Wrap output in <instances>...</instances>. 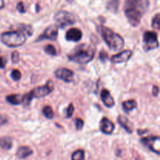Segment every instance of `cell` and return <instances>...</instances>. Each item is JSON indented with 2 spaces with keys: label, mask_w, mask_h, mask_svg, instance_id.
<instances>
[{
  "label": "cell",
  "mask_w": 160,
  "mask_h": 160,
  "mask_svg": "<svg viewBox=\"0 0 160 160\" xmlns=\"http://www.w3.org/2000/svg\"><path fill=\"white\" fill-rule=\"evenodd\" d=\"M148 6V0H125L124 13L131 26H138Z\"/></svg>",
  "instance_id": "6da1fadb"
},
{
  "label": "cell",
  "mask_w": 160,
  "mask_h": 160,
  "mask_svg": "<svg viewBox=\"0 0 160 160\" xmlns=\"http://www.w3.org/2000/svg\"><path fill=\"white\" fill-rule=\"evenodd\" d=\"M95 52L91 46L86 45H81L77 47L74 51L68 55V59L70 61L77 63L85 64L94 59Z\"/></svg>",
  "instance_id": "7a4b0ae2"
},
{
  "label": "cell",
  "mask_w": 160,
  "mask_h": 160,
  "mask_svg": "<svg viewBox=\"0 0 160 160\" xmlns=\"http://www.w3.org/2000/svg\"><path fill=\"white\" fill-rule=\"evenodd\" d=\"M101 34L103 40L112 51H120L124 46V40L123 38L110 28L102 27Z\"/></svg>",
  "instance_id": "3957f363"
},
{
  "label": "cell",
  "mask_w": 160,
  "mask_h": 160,
  "mask_svg": "<svg viewBox=\"0 0 160 160\" xmlns=\"http://www.w3.org/2000/svg\"><path fill=\"white\" fill-rule=\"evenodd\" d=\"M0 40L9 48H17L21 46L27 40L26 34L20 31H6L2 33L0 36Z\"/></svg>",
  "instance_id": "277c9868"
},
{
  "label": "cell",
  "mask_w": 160,
  "mask_h": 160,
  "mask_svg": "<svg viewBox=\"0 0 160 160\" xmlns=\"http://www.w3.org/2000/svg\"><path fill=\"white\" fill-rule=\"evenodd\" d=\"M53 90H54V84H53L52 81L49 80L48 81H47L45 85L38 86V87L31 90L30 92H28V94L23 95V102L22 103H23L25 106H29L30 103H31V102L32 101L34 98H43V97L49 95Z\"/></svg>",
  "instance_id": "5b68a950"
},
{
  "label": "cell",
  "mask_w": 160,
  "mask_h": 160,
  "mask_svg": "<svg viewBox=\"0 0 160 160\" xmlns=\"http://www.w3.org/2000/svg\"><path fill=\"white\" fill-rule=\"evenodd\" d=\"M54 20L58 23V28H64L67 26H70L75 23L76 19L74 16L70 12L61 10L56 12L54 16Z\"/></svg>",
  "instance_id": "8992f818"
},
{
  "label": "cell",
  "mask_w": 160,
  "mask_h": 160,
  "mask_svg": "<svg viewBox=\"0 0 160 160\" xmlns=\"http://www.w3.org/2000/svg\"><path fill=\"white\" fill-rule=\"evenodd\" d=\"M143 42L144 48L146 52L157 48L159 47L157 33L150 31H145L143 35Z\"/></svg>",
  "instance_id": "52a82bcc"
},
{
  "label": "cell",
  "mask_w": 160,
  "mask_h": 160,
  "mask_svg": "<svg viewBox=\"0 0 160 160\" xmlns=\"http://www.w3.org/2000/svg\"><path fill=\"white\" fill-rule=\"evenodd\" d=\"M141 143L145 147L152 151L158 156L160 155V138L159 136H149V137L142 138L140 140Z\"/></svg>",
  "instance_id": "ba28073f"
},
{
  "label": "cell",
  "mask_w": 160,
  "mask_h": 160,
  "mask_svg": "<svg viewBox=\"0 0 160 160\" xmlns=\"http://www.w3.org/2000/svg\"><path fill=\"white\" fill-rule=\"evenodd\" d=\"M58 33H59V28L57 25H50L45 30L43 34L39 35L35 42H38L43 40L56 41L58 37Z\"/></svg>",
  "instance_id": "9c48e42d"
},
{
  "label": "cell",
  "mask_w": 160,
  "mask_h": 160,
  "mask_svg": "<svg viewBox=\"0 0 160 160\" xmlns=\"http://www.w3.org/2000/svg\"><path fill=\"white\" fill-rule=\"evenodd\" d=\"M56 78L62 80L64 82L70 83L73 80V72L67 68H59L55 71Z\"/></svg>",
  "instance_id": "30bf717a"
},
{
  "label": "cell",
  "mask_w": 160,
  "mask_h": 160,
  "mask_svg": "<svg viewBox=\"0 0 160 160\" xmlns=\"http://www.w3.org/2000/svg\"><path fill=\"white\" fill-rule=\"evenodd\" d=\"M132 54L133 52L131 50H124L118 54L112 56L110 59L113 63H122V62H128L131 58Z\"/></svg>",
  "instance_id": "8fae6325"
},
{
  "label": "cell",
  "mask_w": 160,
  "mask_h": 160,
  "mask_svg": "<svg viewBox=\"0 0 160 160\" xmlns=\"http://www.w3.org/2000/svg\"><path fill=\"white\" fill-rule=\"evenodd\" d=\"M115 129V125L106 117H103L100 122V130L105 134H111Z\"/></svg>",
  "instance_id": "7c38bea8"
},
{
  "label": "cell",
  "mask_w": 160,
  "mask_h": 160,
  "mask_svg": "<svg viewBox=\"0 0 160 160\" xmlns=\"http://www.w3.org/2000/svg\"><path fill=\"white\" fill-rule=\"evenodd\" d=\"M82 37V32L78 28H71V29L68 30V31L66 34V39L69 42H79Z\"/></svg>",
  "instance_id": "4fadbf2b"
},
{
  "label": "cell",
  "mask_w": 160,
  "mask_h": 160,
  "mask_svg": "<svg viewBox=\"0 0 160 160\" xmlns=\"http://www.w3.org/2000/svg\"><path fill=\"white\" fill-rule=\"evenodd\" d=\"M117 121L123 129L126 130L127 132L129 133V134H132L133 131H134V125L131 120H128L124 116L120 115L117 119Z\"/></svg>",
  "instance_id": "5bb4252c"
},
{
  "label": "cell",
  "mask_w": 160,
  "mask_h": 160,
  "mask_svg": "<svg viewBox=\"0 0 160 160\" xmlns=\"http://www.w3.org/2000/svg\"><path fill=\"white\" fill-rule=\"evenodd\" d=\"M101 98L102 102L104 103L105 106L106 107H113L115 105V101L112 96L111 95L110 92L107 90V89H102L101 92Z\"/></svg>",
  "instance_id": "9a60e30c"
},
{
  "label": "cell",
  "mask_w": 160,
  "mask_h": 160,
  "mask_svg": "<svg viewBox=\"0 0 160 160\" xmlns=\"http://www.w3.org/2000/svg\"><path fill=\"white\" fill-rule=\"evenodd\" d=\"M33 154V150L28 146H21L17 149L16 156L18 159H23Z\"/></svg>",
  "instance_id": "2e32d148"
},
{
  "label": "cell",
  "mask_w": 160,
  "mask_h": 160,
  "mask_svg": "<svg viewBox=\"0 0 160 160\" xmlns=\"http://www.w3.org/2000/svg\"><path fill=\"white\" fill-rule=\"evenodd\" d=\"M23 95H10L6 96V101L9 103H10L11 105H14V106H17V105H20L23 102Z\"/></svg>",
  "instance_id": "e0dca14e"
},
{
  "label": "cell",
  "mask_w": 160,
  "mask_h": 160,
  "mask_svg": "<svg viewBox=\"0 0 160 160\" xmlns=\"http://www.w3.org/2000/svg\"><path fill=\"white\" fill-rule=\"evenodd\" d=\"M137 107V102L135 100L131 99L128 101H124L122 103V108L126 113H129L131 111Z\"/></svg>",
  "instance_id": "ac0fdd59"
},
{
  "label": "cell",
  "mask_w": 160,
  "mask_h": 160,
  "mask_svg": "<svg viewBox=\"0 0 160 160\" xmlns=\"http://www.w3.org/2000/svg\"><path fill=\"white\" fill-rule=\"evenodd\" d=\"M12 140L9 137H2L0 138V147L2 149L9 150L12 148Z\"/></svg>",
  "instance_id": "d6986e66"
},
{
  "label": "cell",
  "mask_w": 160,
  "mask_h": 160,
  "mask_svg": "<svg viewBox=\"0 0 160 160\" xmlns=\"http://www.w3.org/2000/svg\"><path fill=\"white\" fill-rule=\"evenodd\" d=\"M119 6H120V0H107L106 9L110 12L116 13L118 12Z\"/></svg>",
  "instance_id": "ffe728a7"
},
{
  "label": "cell",
  "mask_w": 160,
  "mask_h": 160,
  "mask_svg": "<svg viewBox=\"0 0 160 160\" xmlns=\"http://www.w3.org/2000/svg\"><path fill=\"white\" fill-rule=\"evenodd\" d=\"M85 153L82 149H78L72 154L71 160H84Z\"/></svg>",
  "instance_id": "44dd1931"
},
{
  "label": "cell",
  "mask_w": 160,
  "mask_h": 160,
  "mask_svg": "<svg viewBox=\"0 0 160 160\" xmlns=\"http://www.w3.org/2000/svg\"><path fill=\"white\" fill-rule=\"evenodd\" d=\"M43 115L48 120H52L54 117V112L52 110V108L50 106H45L42 109Z\"/></svg>",
  "instance_id": "7402d4cb"
},
{
  "label": "cell",
  "mask_w": 160,
  "mask_h": 160,
  "mask_svg": "<svg viewBox=\"0 0 160 160\" xmlns=\"http://www.w3.org/2000/svg\"><path fill=\"white\" fill-rule=\"evenodd\" d=\"M45 53H47L48 55H50V56H55L57 55V52H56V48L52 45H47L45 47Z\"/></svg>",
  "instance_id": "603a6c76"
},
{
  "label": "cell",
  "mask_w": 160,
  "mask_h": 160,
  "mask_svg": "<svg viewBox=\"0 0 160 160\" xmlns=\"http://www.w3.org/2000/svg\"><path fill=\"white\" fill-rule=\"evenodd\" d=\"M152 26L154 29H160V15L159 13H156V15L153 17L152 22Z\"/></svg>",
  "instance_id": "cb8c5ba5"
},
{
  "label": "cell",
  "mask_w": 160,
  "mask_h": 160,
  "mask_svg": "<svg viewBox=\"0 0 160 160\" xmlns=\"http://www.w3.org/2000/svg\"><path fill=\"white\" fill-rule=\"evenodd\" d=\"M11 78L14 80V81H19L21 78V73L20 70H13L11 73Z\"/></svg>",
  "instance_id": "d4e9b609"
},
{
  "label": "cell",
  "mask_w": 160,
  "mask_h": 160,
  "mask_svg": "<svg viewBox=\"0 0 160 160\" xmlns=\"http://www.w3.org/2000/svg\"><path fill=\"white\" fill-rule=\"evenodd\" d=\"M73 112H74V106H73V103H70V106L67 109V114H66V117L67 118H70L73 116Z\"/></svg>",
  "instance_id": "484cf974"
},
{
  "label": "cell",
  "mask_w": 160,
  "mask_h": 160,
  "mask_svg": "<svg viewBox=\"0 0 160 160\" xmlns=\"http://www.w3.org/2000/svg\"><path fill=\"white\" fill-rule=\"evenodd\" d=\"M75 124H76L77 131H81V130L84 128V120H81V119L77 118L76 120H75Z\"/></svg>",
  "instance_id": "4316f807"
},
{
  "label": "cell",
  "mask_w": 160,
  "mask_h": 160,
  "mask_svg": "<svg viewBox=\"0 0 160 160\" xmlns=\"http://www.w3.org/2000/svg\"><path fill=\"white\" fill-rule=\"evenodd\" d=\"M20 60V53L18 51H14L12 53V62L13 63H17Z\"/></svg>",
  "instance_id": "83f0119b"
},
{
  "label": "cell",
  "mask_w": 160,
  "mask_h": 160,
  "mask_svg": "<svg viewBox=\"0 0 160 160\" xmlns=\"http://www.w3.org/2000/svg\"><path fill=\"white\" fill-rule=\"evenodd\" d=\"M108 53L106 52V51H104V50H102V51H101V52L99 53V59L100 60L102 61V62H106V59H108Z\"/></svg>",
  "instance_id": "f1b7e54d"
},
{
  "label": "cell",
  "mask_w": 160,
  "mask_h": 160,
  "mask_svg": "<svg viewBox=\"0 0 160 160\" xmlns=\"http://www.w3.org/2000/svg\"><path fill=\"white\" fill-rule=\"evenodd\" d=\"M17 9L20 12V13H24V12H26L24 8V5H23V3L22 2H20L17 5Z\"/></svg>",
  "instance_id": "f546056e"
},
{
  "label": "cell",
  "mask_w": 160,
  "mask_h": 160,
  "mask_svg": "<svg viewBox=\"0 0 160 160\" xmlns=\"http://www.w3.org/2000/svg\"><path fill=\"white\" fill-rule=\"evenodd\" d=\"M6 65V60L3 57L0 56V69H4Z\"/></svg>",
  "instance_id": "4dcf8cb0"
},
{
  "label": "cell",
  "mask_w": 160,
  "mask_h": 160,
  "mask_svg": "<svg viewBox=\"0 0 160 160\" xmlns=\"http://www.w3.org/2000/svg\"><path fill=\"white\" fill-rule=\"evenodd\" d=\"M159 87L157 85H154L152 87V95L153 96L156 97L159 95Z\"/></svg>",
  "instance_id": "1f68e13d"
},
{
  "label": "cell",
  "mask_w": 160,
  "mask_h": 160,
  "mask_svg": "<svg viewBox=\"0 0 160 160\" xmlns=\"http://www.w3.org/2000/svg\"><path fill=\"white\" fill-rule=\"evenodd\" d=\"M148 131V130H138V134L139 135H142V134H144L145 133H147Z\"/></svg>",
  "instance_id": "d6a6232c"
},
{
  "label": "cell",
  "mask_w": 160,
  "mask_h": 160,
  "mask_svg": "<svg viewBox=\"0 0 160 160\" xmlns=\"http://www.w3.org/2000/svg\"><path fill=\"white\" fill-rule=\"evenodd\" d=\"M4 6H5L4 0H0V9H2V8H4Z\"/></svg>",
  "instance_id": "836d02e7"
},
{
  "label": "cell",
  "mask_w": 160,
  "mask_h": 160,
  "mask_svg": "<svg viewBox=\"0 0 160 160\" xmlns=\"http://www.w3.org/2000/svg\"><path fill=\"white\" fill-rule=\"evenodd\" d=\"M67 2H71L72 1H73V0H67Z\"/></svg>",
  "instance_id": "e575fe53"
},
{
  "label": "cell",
  "mask_w": 160,
  "mask_h": 160,
  "mask_svg": "<svg viewBox=\"0 0 160 160\" xmlns=\"http://www.w3.org/2000/svg\"><path fill=\"white\" fill-rule=\"evenodd\" d=\"M0 118H1V115H0Z\"/></svg>",
  "instance_id": "d590c367"
}]
</instances>
